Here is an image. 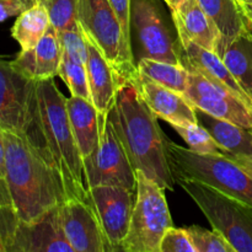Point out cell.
Instances as JSON below:
<instances>
[{"mask_svg": "<svg viewBox=\"0 0 252 252\" xmlns=\"http://www.w3.org/2000/svg\"><path fill=\"white\" fill-rule=\"evenodd\" d=\"M130 164L164 189L174 191V172L167 157V138L158 125L134 80L117 83L116 102L108 113Z\"/></svg>", "mask_w": 252, "mask_h": 252, "instance_id": "obj_1", "label": "cell"}, {"mask_svg": "<svg viewBox=\"0 0 252 252\" xmlns=\"http://www.w3.org/2000/svg\"><path fill=\"white\" fill-rule=\"evenodd\" d=\"M5 180L21 221H33L66 201L56 169L27 138L4 132Z\"/></svg>", "mask_w": 252, "mask_h": 252, "instance_id": "obj_2", "label": "cell"}, {"mask_svg": "<svg viewBox=\"0 0 252 252\" xmlns=\"http://www.w3.org/2000/svg\"><path fill=\"white\" fill-rule=\"evenodd\" d=\"M38 126L44 153L59 175L66 199H84L88 191L83 157L79 152L68 111L66 97L54 78L39 80L37 85Z\"/></svg>", "mask_w": 252, "mask_h": 252, "instance_id": "obj_3", "label": "cell"}, {"mask_svg": "<svg viewBox=\"0 0 252 252\" xmlns=\"http://www.w3.org/2000/svg\"><path fill=\"white\" fill-rule=\"evenodd\" d=\"M167 157L175 177L209 185L252 207V177L225 154H198L167 140Z\"/></svg>", "mask_w": 252, "mask_h": 252, "instance_id": "obj_4", "label": "cell"}, {"mask_svg": "<svg viewBox=\"0 0 252 252\" xmlns=\"http://www.w3.org/2000/svg\"><path fill=\"white\" fill-rule=\"evenodd\" d=\"M176 184L193 199L214 230L219 231L235 252H252V207L209 185L175 177Z\"/></svg>", "mask_w": 252, "mask_h": 252, "instance_id": "obj_5", "label": "cell"}, {"mask_svg": "<svg viewBox=\"0 0 252 252\" xmlns=\"http://www.w3.org/2000/svg\"><path fill=\"white\" fill-rule=\"evenodd\" d=\"M37 85L38 81L24 75L12 62L0 59V128L27 138L46 157L38 126Z\"/></svg>", "mask_w": 252, "mask_h": 252, "instance_id": "obj_6", "label": "cell"}, {"mask_svg": "<svg viewBox=\"0 0 252 252\" xmlns=\"http://www.w3.org/2000/svg\"><path fill=\"white\" fill-rule=\"evenodd\" d=\"M78 21L112 66L117 83L138 78L134 54L126 46L120 21L108 0H79Z\"/></svg>", "mask_w": 252, "mask_h": 252, "instance_id": "obj_7", "label": "cell"}, {"mask_svg": "<svg viewBox=\"0 0 252 252\" xmlns=\"http://www.w3.org/2000/svg\"><path fill=\"white\" fill-rule=\"evenodd\" d=\"M164 192L157 182L137 171L134 208L121 251L159 252L162 236L174 226Z\"/></svg>", "mask_w": 252, "mask_h": 252, "instance_id": "obj_8", "label": "cell"}, {"mask_svg": "<svg viewBox=\"0 0 252 252\" xmlns=\"http://www.w3.org/2000/svg\"><path fill=\"white\" fill-rule=\"evenodd\" d=\"M100 142L93 153L83 158L86 187L122 186L137 189L134 170L122 140L108 113H98Z\"/></svg>", "mask_w": 252, "mask_h": 252, "instance_id": "obj_9", "label": "cell"}, {"mask_svg": "<svg viewBox=\"0 0 252 252\" xmlns=\"http://www.w3.org/2000/svg\"><path fill=\"white\" fill-rule=\"evenodd\" d=\"M139 46V58L182 64L180 42L174 38L157 0H132L130 33Z\"/></svg>", "mask_w": 252, "mask_h": 252, "instance_id": "obj_10", "label": "cell"}, {"mask_svg": "<svg viewBox=\"0 0 252 252\" xmlns=\"http://www.w3.org/2000/svg\"><path fill=\"white\" fill-rule=\"evenodd\" d=\"M85 201L97 214L110 251H121L134 208V189L108 185L89 187Z\"/></svg>", "mask_w": 252, "mask_h": 252, "instance_id": "obj_11", "label": "cell"}, {"mask_svg": "<svg viewBox=\"0 0 252 252\" xmlns=\"http://www.w3.org/2000/svg\"><path fill=\"white\" fill-rule=\"evenodd\" d=\"M189 86L184 94L198 110L220 120L230 121L250 129L252 110L233 93L213 83L198 71L189 69Z\"/></svg>", "mask_w": 252, "mask_h": 252, "instance_id": "obj_12", "label": "cell"}, {"mask_svg": "<svg viewBox=\"0 0 252 252\" xmlns=\"http://www.w3.org/2000/svg\"><path fill=\"white\" fill-rule=\"evenodd\" d=\"M59 218L74 252L110 251L97 214L86 201L66 199L59 206Z\"/></svg>", "mask_w": 252, "mask_h": 252, "instance_id": "obj_13", "label": "cell"}, {"mask_svg": "<svg viewBox=\"0 0 252 252\" xmlns=\"http://www.w3.org/2000/svg\"><path fill=\"white\" fill-rule=\"evenodd\" d=\"M10 252H74L62 229L59 206L33 221L20 220Z\"/></svg>", "mask_w": 252, "mask_h": 252, "instance_id": "obj_14", "label": "cell"}, {"mask_svg": "<svg viewBox=\"0 0 252 252\" xmlns=\"http://www.w3.org/2000/svg\"><path fill=\"white\" fill-rule=\"evenodd\" d=\"M135 84L152 112L170 126L198 123L196 108L182 93L165 88L142 74L135 79Z\"/></svg>", "mask_w": 252, "mask_h": 252, "instance_id": "obj_15", "label": "cell"}, {"mask_svg": "<svg viewBox=\"0 0 252 252\" xmlns=\"http://www.w3.org/2000/svg\"><path fill=\"white\" fill-rule=\"evenodd\" d=\"M180 52L182 64L187 69L198 71L211 81L225 88L252 110V97L234 78L216 52L208 51L193 42L180 43Z\"/></svg>", "mask_w": 252, "mask_h": 252, "instance_id": "obj_16", "label": "cell"}, {"mask_svg": "<svg viewBox=\"0 0 252 252\" xmlns=\"http://www.w3.org/2000/svg\"><path fill=\"white\" fill-rule=\"evenodd\" d=\"M62 58L63 48L59 34L51 25L38 43L33 48L20 52L12 64L27 78L39 81L58 75Z\"/></svg>", "mask_w": 252, "mask_h": 252, "instance_id": "obj_17", "label": "cell"}, {"mask_svg": "<svg viewBox=\"0 0 252 252\" xmlns=\"http://www.w3.org/2000/svg\"><path fill=\"white\" fill-rule=\"evenodd\" d=\"M171 15L180 43L193 42L208 51L216 52L220 34L198 0H181L171 10Z\"/></svg>", "mask_w": 252, "mask_h": 252, "instance_id": "obj_18", "label": "cell"}, {"mask_svg": "<svg viewBox=\"0 0 252 252\" xmlns=\"http://www.w3.org/2000/svg\"><path fill=\"white\" fill-rule=\"evenodd\" d=\"M85 37L88 44V58L85 65L88 71L91 102L97 108L98 113H110L115 106L117 95V80L115 71L93 39L86 33Z\"/></svg>", "mask_w": 252, "mask_h": 252, "instance_id": "obj_19", "label": "cell"}, {"mask_svg": "<svg viewBox=\"0 0 252 252\" xmlns=\"http://www.w3.org/2000/svg\"><path fill=\"white\" fill-rule=\"evenodd\" d=\"M196 115L199 125L211 133L226 157L252 159V132L250 129L230 121L214 117L198 108H196Z\"/></svg>", "mask_w": 252, "mask_h": 252, "instance_id": "obj_20", "label": "cell"}, {"mask_svg": "<svg viewBox=\"0 0 252 252\" xmlns=\"http://www.w3.org/2000/svg\"><path fill=\"white\" fill-rule=\"evenodd\" d=\"M66 111L71 129L81 157L90 155L100 142L98 111L90 100L70 96L66 98Z\"/></svg>", "mask_w": 252, "mask_h": 252, "instance_id": "obj_21", "label": "cell"}, {"mask_svg": "<svg viewBox=\"0 0 252 252\" xmlns=\"http://www.w3.org/2000/svg\"><path fill=\"white\" fill-rule=\"evenodd\" d=\"M218 54L244 90L252 95V29L229 43L217 46ZM252 97V96H251Z\"/></svg>", "mask_w": 252, "mask_h": 252, "instance_id": "obj_22", "label": "cell"}, {"mask_svg": "<svg viewBox=\"0 0 252 252\" xmlns=\"http://www.w3.org/2000/svg\"><path fill=\"white\" fill-rule=\"evenodd\" d=\"M198 2L218 29L220 38L217 46L229 43L250 29L236 0H198Z\"/></svg>", "mask_w": 252, "mask_h": 252, "instance_id": "obj_23", "label": "cell"}, {"mask_svg": "<svg viewBox=\"0 0 252 252\" xmlns=\"http://www.w3.org/2000/svg\"><path fill=\"white\" fill-rule=\"evenodd\" d=\"M51 26L48 12L42 1L34 2L17 16L11 29V36L21 47L27 51L36 46Z\"/></svg>", "mask_w": 252, "mask_h": 252, "instance_id": "obj_24", "label": "cell"}, {"mask_svg": "<svg viewBox=\"0 0 252 252\" xmlns=\"http://www.w3.org/2000/svg\"><path fill=\"white\" fill-rule=\"evenodd\" d=\"M139 74L160 85L185 94L189 86V71L184 64H172L157 59L142 58L137 62Z\"/></svg>", "mask_w": 252, "mask_h": 252, "instance_id": "obj_25", "label": "cell"}, {"mask_svg": "<svg viewBox=\"0 0 252 252\" xmlns=\"http://www.w3.org/2000/svg\"><path fill=\"white\" fill-rule=\"evenodd\" d=\"M58 76L66 84L71 96L86 98L91 101L90 88H89L88 71L83 62H79L63 53L61 65H59Z\"/></svg>", "mask_w": 252, "mask_h": 252, "instance_id": "obj_26", "label": "cell"}, {"mask_svg": "<svg viewBox=\"0 0 252 252\" xmlns=\"http://www.w3.org/2000/svg\"><path fill=\"white\" fill-rule=\"evenodd\" d=\"M186 142L189 149L198 154H224L211 133L199 123L187 126H171Z\"/></svg>", "mask_w": 252, "mask_h": 252, "instance_id": "obj_27", "label": "cell"}, {"mask_svg": "<svg viewBox=\"0 0 252 252\" xmlns=\"http://www.w3.org/2000/svg\"><path fill=\"white\" fill-rule=\"evenodd\" d=\"M48 12L51 25L57 32L79 26V0H42Z\"/></svg>", "mask_w": 252, "mask_h": 252, "instance_id": "obj_28", "label": "cell"}, {"mask_svg": "<svg viewBox=\"0 0 252 252\" xmlns=\"http://www.w3.org/2000/svg\"><path fill=\"white\" fill-rule=\"evenodd\" d=\"M197 252H235L229 241L217 230H208L202 226L186 228Z\"/></svg>", "mask_w": 252, "mask_h": 252, "instance_id": "obj_29", "label": "cell"}, {"mask_svg": "<svg viewBox=\"0 0 252 252\" xmlns=\"http://www.w3.org/2000/svg\"><path fill=\"white\" fill-rule=\"evenodd\" d=\"M59 39H61L63 53L68 54L73 59L86 63L88 58V44H86V37L83 29L79 25L78 27L65 31L58 32Z\"/></svg>", "mask_w": 252, "mask_h": 252, "instance_id": "obj_30", "label": "cell"}, {"mask_svg": "<svg viewBox=\"0 0 252 252\" xmlns=\"http://www.w3.org/2000/svg\"><path fill=\"white\" fill-rule=\"evenodd\" d=\"M159 252H197L187 229L171 226L164 234Z\"/></svg>", "mask_w": 252, "mask_h": 252, "instance_id": "obj_31", "label": "cell"}, {"mask_svg": "<svg viewBox=\"0 0 252 252\" xmlns=\"http://www.w3.org/2000/svg\"><path fill=\"white\" fill-rule=\"evenodd\" d=\"M120 21L125 37L126 46L133 52L132 48V33H130V15H132V0H108Z\"/></svg>", "mask_w": 252, "mask_h": 252, "instance_id": "obj_32", "label": "cell"}, {"mask_svg": "<svg viewBox=\"0 0 252 252\" xmlns=\"http://www.w3.org/2000/svg\"><path fill=\"white\" fill-rule=\"evenodd\" d=\"M27 7L24 0H0V22L12 16H19Z\"/></svg>", "mask_w": 252, "mask_h": 252, "instance_id": "obj_33", "label": "cell"}, {"mask_svg": "<svg viewBox=\"0 0 252 252\" xmlns=\"http://www.w3.org/2000/svg\"><path fill=\"white\" fill-rule=\"evenodd\" d=\"M0 207H14L7 182L2 177H0Z\"/></svg>", "mask_w": 252, "mask_h": 252, "instance_id": "obj_34", "label": "cell"}, {"mask_svg": "<svg viewBox=\"0 0 252 252\" xmlns=\"http://www.w3.org/2000/svg\"><path fill=\"white\" fill-rule=\"evenodd\" d=\"M5 140L4 130L0 128V177L5 179Z\"/></svg>", "mask_w": 252, "mask_h": 252, "instance_id": "obj_35", "label": "cell"}, {"mask_svg": "<svg viewBox=\"0 0 252 252\" xmlns=\"http://www.w3.org/2000/svg\"><path fill=\"white\" fill-rule=\"evenodd\" d=\"M238 4L243 11L244 16H245L246 21H248L249 26L252 29V4H249V2H238Z\"/></svg>", "mask_w": 252, "mask_h": 252, "instance_id": "obj_36", "label": "cell"}, {"mask_svg": "<svg viewBox=\"0 0 252 252\" xmlns=\"http://www.w3.org/2000/svg\"><path fill=\"white\" fill-rule=\"evenodd\" d=\"M235 160L246 172L252 177V159H244V158H231Z\"/></svg>", "mask_w": 252, "mask_h": 252, "instance_id": "obj_37", "label": "cell"}, {"mask_svg": "<svg viewBox=\"0 0 252 252\" xmlns=\"http://www.w3.org/2000/svg\"><path fill=\"white\" fill-rule=\"evenodd\" d=\"M164 1L166 2L167 6L170 7V10H172V9H175V7L180 4V2H181V0H164Z\"/></svg>", "mask_w": 252, "mask_h": 252, "instance_id": "obj_38", "label": "cell"}, {"mask_svg": "<svg viewBox=\"0 0 252 252\" xmlns=\"http://www.w3.org/2000/svg\"><path fill=\"white\" fill-rule=\"evenodd\" d=\"M24 1H25V4H26L29 7L32 6V5H33L34 2H37L36 0H24Z\"/></svg>", "mask_w": 252, "mask_h": 252, "instance_id": "obj_39", "label": "cell"}, {"mask_svg": "<svg viewBox=\"0 0 252 252\" xmlns=\"http://www.w3.org/2000/svg\"><path fill=\"white\" fill-rule=\"evenodd\" d=\"M238 2H249V4H252V0H236Z\"/></svg>", "mask_w": 252, "mask_h": 252, "instance_id": "obj_40", "label": "cell"}, {"mask_svg": "<svg viewBox=\"0 0 252 252\" xmlns=\"http://www.w3.org/2000/svg\"><path fill=\"white\" fill-rule=\"evenodd\" d=\"M36 1H42V0H36Z\"/></svg>", "mask_w": 252, "mask_h": 252, "instance_id": "obj_41", "label": "cell"}, {"mask_svg": "<svg viewBox=\"0 0 252 252\" xmlns=\"http://www.w3.org/2000/svg\"><path fill=\"white\" fill-rule=\"evenodd\" d=\"M250 130H251V132H252V127H251V128H250Z\"/></svg>", "mask_w": 252, "mask_h": 252, "instance_id": "obj_42", "label": "cell"}, {"mask_svg": "<svg viewBox=\"0 0 252 252\" xmlns=\"http://www.w3.org/2000/svg\"><path fill=\"white\" fill-rule=\"evenodd\" d=\"M251 96H252V95H251Z\"/></svg>", "mask_w": 252, "mask_h": 252, "instance_id": "obj_43", "label": "cell"}]
</instances>
